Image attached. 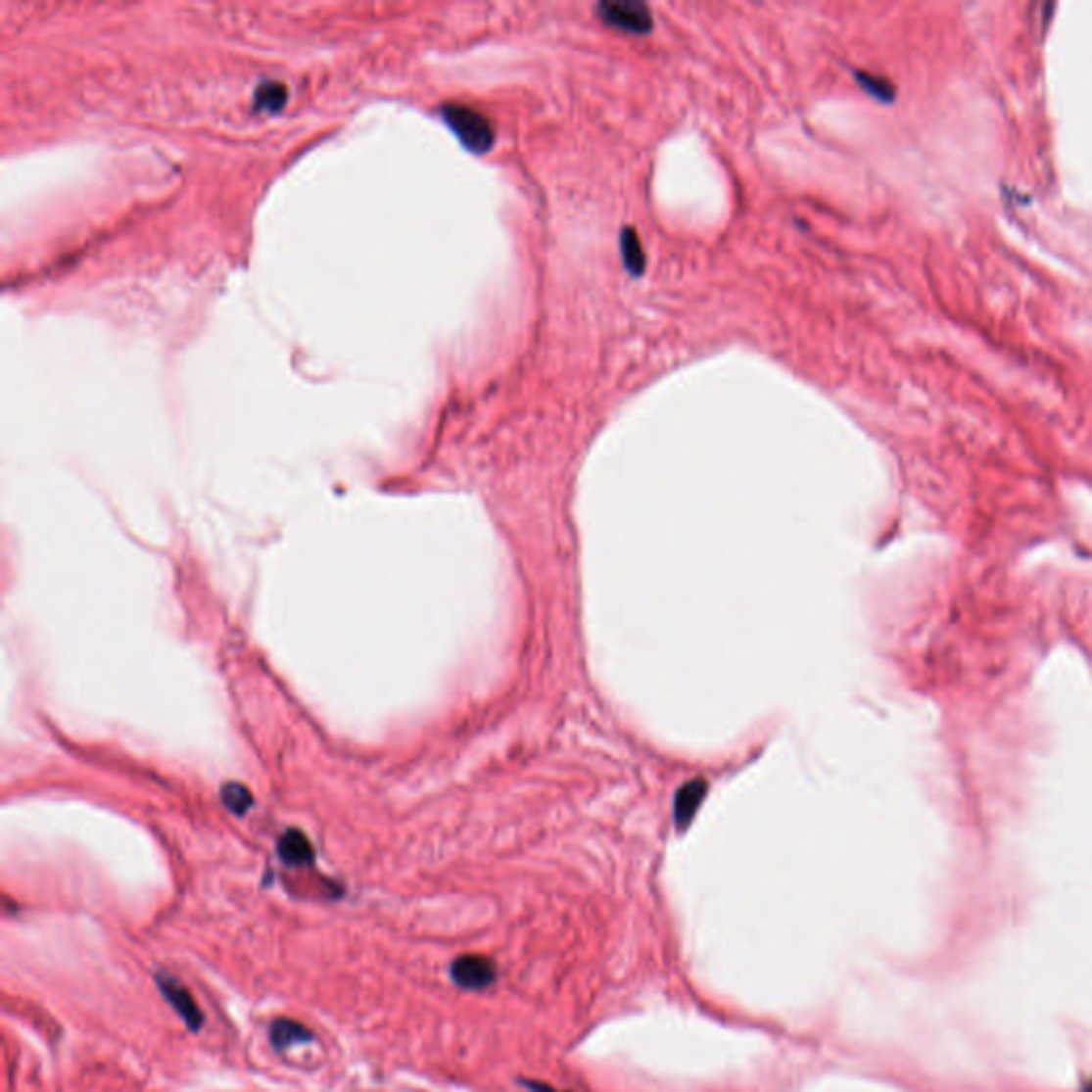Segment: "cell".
I'll list each match as a JSON object with an SVG mask.
<instances>
[{"label": "cell", "mask_w": 1092, "mask_h": 1092, "mask_svg": "<svg viewBox=\"0 0 1092 1092\" xmlns=\"http://www.w3.org/2000/svg\"><path fill=\"white\" fill-rule=\"evenodd\" d=\"M444 118L451 124L454 133L465 143V148H470L476 154H485L491 150L496 141V130L491 126L489 118L478 114L472 107L463 105H449L444 107Z\"/></svg>", "instance_id": "cell-1"}, {"label": "cell", "mask_w": 1092, "mask_h": 1092, "mask_svg": "<svg viewBox=\"0 0 1092 1092\" xmlns=\"http://www.w3.org/2000/svg\"><path fill=\"white\" fill-rule=\"evenodd\" d=\"M599 20L623 32L644 34L653 28L651 11L636 0H604L595 7Z\"/></svg>", "instance_id": "cell-2"}, {"label": "cell", "mask_w": 1092, "mask_h": 1092, "mask_svg": "<svg viewBox=\"0 0 1092 1092\" xmlns=\"http://www.w3.org/2000/svg\"><path fill=\"white\" fill-rule=\"evenodd\" d=\"M494 960L480 954H465L454 960L451 967V977L463 990H487L496 981Z\"/></svg>", "instance_id": "cell-3"}, {"label": "cell", "mask_w": 1092, "mask_h": 1092, "mask_svg": "<svg viewBox=\"0 0 1092 1092\" xmlns=\"http://www.w3.org/2000/svg\"><path fill=\"white\" fill-rule=\"evenodd\" d=\"M156 983H159V990L163 992V997L169 1001V1005L175 1010V1014L184 1020L186 1026L197 1030L203 1024V1014L199 1010L197 1001L192 999V994L179 983L173 975H165L159 973L156 975Z\"/></svg>", "instance_id": "cell-4"}, {"label": "cell", "mask_w": 1092, "mask_h": 1092, "mask_svg": "<svg viewBox=\"0 0 1092 1092\" xmlns=\"http://www.w3.org/2000/svg\"><path fill=\"white\" fill-rule=\"evenodd\" d=\"M280 858L286 864H291V867H306V864L314 860V849H311L309 841L302 832L291 831L280 841Z\"/></svg>", "instance_id": "cell-5"}, {"label": "cell", "mask_w": 1092, "mask_h": 1092, "mask_svg": "<svg viewBox=\"0 0 1092 1092\" xmlns=\"http://www.w3.org/2000/svg\"><path fill=\"white\" fill-rule=\"evenodd\" d=\"M311 1037L314 1035L304 1024L295 1022V1020H275L271 1026V1043L278 1050L297 1046V1043H308Z\"/></svg>", "instance_id": "cell-6"}, {"label": "cell", "mask_w": 1092, "mask_h": 1092, "mask_svg": "<svg viewBox=\"0 0 1092 1092\" xmlns=\"http://www.w3.org/2000/svg\"><path fill=\"white\" fill-rule=\"evenodd\" d=\"M621 252L628 271L632 275H641L644 271V250L641 237L636 235L634 229H626L621 233Z\"/></svg>", "instance_id": "cell-7"}, {"label": "cell", "mask_w": 1092, "mask_h": 1092, "mask_svg": "<svg viewBox=\"0 0 1092 1092\" xmlns=\"http://www.w3.org/2000/svg\"><path fill=\"white\" fill-rule=\"evenodd\" d=\"M222 800L233 813H244L252 805L250 791L242 785H226L222 791Z\"/></svg>", "instance_id": "cell-8"}, {"label": "cell", "mask_w": 1092, "mask_h": 1092, "mask_svg": "<svg viewBox=\"0 0 1092 1092\" xmlns=\"http://www.w3.org/2000/svg\"><path fill=\"white\" fill-rule=\"evenodd\" d=\"M284 101H286V90L280 86V83H267L265 88H261L257 99L259 107H265L269 112L278 110Z\"/></svg>", "instance_id": "cell-9"}, {"label": "cell", "mask_w": 1092, "mask_h": 1092, "mask_svg": "<svg viewBox=\"0 0 1092 1092\" xmlns=\"http://www.w3.org/2000/svg\"><path fill=\"white\" fill-rule=\"evenodd\" d=\"M695 785H689L686 791H681V798H679V815H693L695 805H698V800L702 798V787L698 791H693Z\"/></svg>", "instance_id": "cell-10"}]
</instances>
